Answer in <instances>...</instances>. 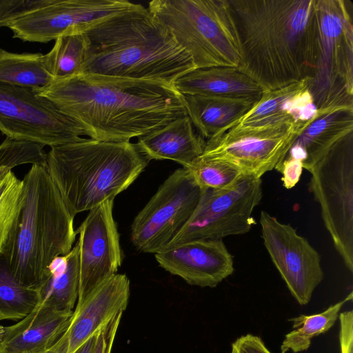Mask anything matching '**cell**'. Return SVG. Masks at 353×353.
<instances>
[{"label": "cell", "instance_id": "obj_11", "mask_svg": "<svg viewBox=\"0 0 353 353\" xmlns=\"http://www.w3.org/2000/svg\"><path fill=\"white\" fill-rule=\"evenodd\" d=\"M202 191L187 168L173 172L134 217V247L145 253L163 250L193 214Z\"/></svg>", "mask_w": 353, "mask_h": 353}, {"label": "cell", "instance_id": "obj_23", "mask_svg": "<svg viewBox=\"0 0 353 353\" xmlns=\"http://www.w3.org/2000/svg\"><path fill=\"white\" fill-rule=\"evenodd\" d=\"M187 114L194 128L210 139L235 125L258 101L205 95H184Z\"/></svg>", "mask_w": 353, "mask_h": 353}, {"label": "cell", "instance_id": "obj_35", "mask_svg": "<svg viewBox=\"0 0 353 353\" xmlns=\"http://www.w3.org/2000/svg\"><path fill=\"white\" fill-rule=\"evenodd\" d=\"M341 353H353V312L345 311L339 315Z\"/></svg>", "mask_w": 353, "mask_h": 353}, {"label": "cell", "instance_id": "obj_21", "mask_svg": "<svg viewBox=\"0 0 353 353\" xmlns=\"http://www.w3.org/2000/svg\"><path fill=\"white\" fill-rule=\"evenodd\" d=\"M352 132L353 109L328 111L301 132L283 159L297 160L303 169L310 172L337 142Z\"/></svg>", "mask_w": 353, "mask_h": 353}, {"label": "cell", "instance_id": "obj_33", "mask_svg": "<svg viewBox=\"0 0 353 353\" xmlns=\"http://www.w3.org/2000/svg\"><path fill=\"white\" fill-rule=\"evenodd\" d=\"M123 312V311L117 312L99 327L93 353H111Z\"/></svg>", "mask_w": 353, "mask_h": 353}, {"label": "cell", "instance_id": "obj_5", "mask_svg": "<svg viewBox=\"0 0 353 353\" xmlns=\"http://www.w3.org/2000/svg\"><path fill=\"white\" fill-rule=\"evenodd\" d=\"M23 181L25 203L15 235L3 256L19 283L39 290L49 276L52 261L72 248L77 235L74 216L46 164L32 165Z\"/></svg>", "mask_w": 353, "mask_h": 353}, {"label": "cell", "instance_id": "obj_13", "mask_svg": "<svg viewBox=\"0 0 353 353\" xmlns=\"http://www.w3.org/2000/svg\"><path fill=\"white\" fill-rule=\"evenodd\" d=\"M260 225L265 248L289 291L300 305L307 304L324 278L321 255L290 224L263 210Z\"/></svg>", "mask_w": 353, "mask_h": 353}, {"label": "cell", "instance_id": "obj_37", "mask_svg": "<svg viewBox=\"0 0 353 353\" xmlns=\"http://www.w3.org/2000/svg\"><path fill=\"white\" fill-rule=\"evenodd\" d=\"M98 330L95 332L85 343L79 347L73 353H93L97 339Z\"/></svg>", "mask_w": 353, "mask_h": 353}, {"label": "cell", "instance_id": "obj_36", "mask_svg": "<svg viewBox=\"0 0 353 353\" xmlns=\"http://www.w3.org/2000/svg\"><path fill=\"white\" fill-rule=\"evenodd\" d=\"M236 353H272L261 337L248 334L236 339L232 344Z\"/></svg>", "mask_w": 353, "mask_h": 353}, {"label": "cell", "instance_id": "obj_30", "mask_svg": "<svg viewBox=\"0 0 353 353\" xmlns=\"http://www.w3.org/2000/svg\"><path fill=\"white\" fill-rule=\"evenodd\" d=\"M187 169L202 190H221L232 185L242 172L221 161L199 157Z\"/></svg>", "mask_w": 353, "mask_h": 353}, {"label": "cell", "instance_id": "obj_19", "mask_svg": "<svg viewBox=\"0 0 353 353\" xmlns=\"http://www.w3.org/2000/svg\"><path fill=\"white\" fill-rule=\"evenodd\" d=\"M73 311L38 305L17 323L0 325V353H44L67 329Z\"/></svg>", "mask_w": 353, "mask_h": 353}, {"label": "cell", "instance_id": "obj_22", "mask_svg": "<svg viewBox=\"0 0 353 353\" xmlns=\"http://www.w3.org/2000/svg\"><path fill=\"white\" fill-rule=\"evenodd\" d=\"M174 85L183 95H205L259 101L263 90L239 68H196L179 78Z\"/></svg>", "mask_w": 353, "mask_h": 353}, {"label": "cell", "instance_id": "obj_1", "mask_svg": "<svg viewBox=\"0 0 353 353\" xmlns=\"http://www.w3.org/2000/svg\"><path fill=\"white\" fill-rule=\"evenodd\" d=\"M34 90L99 141L128 142L187 114L184 95L162 80L83 73Z\"/></svg>", "mask_w": 353, "mask_h": 353}, {"label": "cell", "instance_id": "obj_9", "mask_svg": "<svg viewBox=\"0 0 353 353\" xmlns=\"http://www.w3.org/2000/svg\"><path fill=\"white\" fill-rule=\"evenodd\" d=\"M262 194L261 178L244 173L229 188L203 190L193 214L166 248L248 232L255 223L252 214Z\"/></svg>", "mask_w": 353, "mask_h": 353}, {"label": "cell", "instance_id": "obj_12", "mask_svg": "<svg viewBox=\"0 0 353 353\" xmlns=\"http://www.w3.org/2000/svg\"><path fill=\"white\" fill-rule=\"evenodd\" d=\"M302 132L292 124L263 128L233 125L207 140L200 157L226 162L242 173L261 178L281 163Z\"/></svg>", "mask_w": 353, "mask_h": 353}, {"label": "cell", "instance_id": "obj_17", "mask_svg": "<svg viewBox=\"0 0 353 353\" xmlns=\"http://www.w3.org/2000/svg\"><path fill=\"white\" fill-rule=\"evenodd\" d=\"M154 256L165 270L202 288L216 287L234 271L233 256L222 239L187 241Z\"/></svg>", "mask_w": 353, "mask_h": 353}, {"label": "cell", "instance_id": "obj_31", "mask_svg": "<svg viewBox=\"0 0 353 353\" xmlns=\"http://www.w3.org/2000/svg\"><path fill=\"white\" fill-rule=\"evenodd\" d=\"M44 146L29 141L6 138L0 144V177L23 164H46Z\"/></svg>", "mask_w": 353, "mask_h": 353}, {"label": "cell", "instance_id": "obj_38", "mask_svg": "<svg viewBox=\"0 0 353 353\" xmlns=\"http://www.w3.org/2000/svg\"><path fill=\"white\" fill-rule=\"evenodd\" d=\"M231 353H236V350L232 347Z\"/></svg>", "mask_w": 353, "mask_h": 353}, {"label": "cell", "instance_id": "obj_28", "mask_svg": "<svg viewBox=\"0 0 353 353\" xmlns=\"http://www.w3.org/2000/svg\"><path fill=\"white\" fill-rule=\"evenodd\" d=\"M39 302V290L19 283L3 255L0 256V319H22Z\"/></svg>", "mask_w": 353, "mask_h": 353}, {"label": "cell", "instance_id": "obj_26", "mask_svg": "<svg viewBox=\"0 0 353 353\" xmlns=\"http://www.w3.org/2000/svg\"><path fill=\"white\" fill-rule=\"evenodd\" d=\"M85 54V35L78 32L58 37L43 58L48 73L56 81L83 74Z\"/></svg>", "mask_w": 353, "mask_h": 353}, {"label": "cell", "instance_id": "obj_6", "mask_svg": "<svg viewBox=\"0 0 353 353\" xmlns=\"http://www.w3.org/2000/svg\"><path fill=\"white\" fill-rule=\"evenodd\" d=\"M148 9L171 31L196 68H239L242 57L228 0H153Z\"/></svg>", "mask_w": 353, "mask_h": 353}, {"label": "cell", "instance_id": "obj_4", "mask_svg": "<svg viewBox=\"0 0 353 353\" xmlns=\"http://www.w3.org/2000/svg\"><path fill=\"white\" fill-rule=\"evenodd\" d=\"M149 161L135 143L81 138L50 148L46 167L71 214L89 211L126 190Z\"/></svg>", "mask_w": 353, "mask_h": 353}, {"label": "cell", "instance_id": "obj_32", "mask_svg": "<svg viewBox=\"0 0 353 353\" xmlns=\"http://www.w3.org/2000/svg\"><path fill=\"white\" fill-rule=\"evenodd\" d=\"M52 0H0V28L50 4Z\"/></svg>", "mask_w": 353, "mask_h": 353}, {"label": "cell", "instance_id": "obj_29", "mask_svg": "<svg viewBox=\"0 0 353 353\" xmlns=\"http://www.w3.org/2000/svg\"><path fill=\"white\" fill-rule=\"evenodd\" d=\"M23 179L12 171L0 177V256L10 245L25 203Z\"/></svg>", "mask_w": 353, "mask_h": 353}, {"label": "cell", "instance_id": "obj_25", "mask_svg": "<svg viewBox=\"0 0 353 353\" xmlns=\"http://www.w3.org/2000/svg\"><path fill=\"white\" fill-rule=\"evenodd\" d=\"M53 81L41 53H14L0 48V83L37 89Z\"/></svg>", "mask_w": 353, "mask_h": 353}, {"label": "cell", "instance_id": "obj_15", "mask_svg": "<svg viewBox=\"0 0 353 353\" xmlns=\"http://www.w3.org/2000/svg\"><path fill=\"white\" fill-rule=\"evenodd\" d=\"M114 200L89 210L76 230L79 234V283L77 303L95 288L117 274L122 254L116 222Z\"/></svg>", "mask_w": 353, "mask_h": 353}, {"label": "cell", "instance_id": "obj_24", "mask_svg": "<svg viewBox=\"0 0 353 353\" xmlns=\"http://www.w3.org/2000/svg\"><path fill=\"white\" fill-rule=\"evenodd\" d=\"M49 276L38 290L39 304L61 312L72 311L78 299L79 259L77 243L65 255L54 259L48 267Z\"/></svg>", "mask_w": 353, "mask_h": 353}, {"label": "cell", "instance_id": "obj_14", "mask_svg": "<svg viewBox=\"0 0 353 353\" xmlns=\"http://www.w3.org/2000/svg\"><path fill=\"white\" fill-rule=\"evenodd\" d=\"M137 5L127 0H52L8 28L14 38L46 43L63 35L83 32Z\"/></svg>", "mask_w": 353, "mask_h": 353}, {"label": "cell", "instance_id": "obj_39", "mask_svg": "<svg viewBox=\"0 0 353 353\" xmlns=\"http://www.w3.org/2000/svg\"><path fill=\"white\" fill-rule=\"evenodd\" d=\"M44 353H48V352L46 351V352H44Z\"/></svg>", "mask_w": 353, "mask_h": 353}, {"label": "cell", "instance_id": "obj_34", "mask_svg": "<svg viewBox=\"0 0 353 353\" xmlns=\"http://www.w3.org/2000/svg\"><path fill=\"white\" fill-rule=\"evenodd\" d=\"M274 170L281 173L283 185L287 189H291L299 181L303 168L302 163L297 160L283 159Z\"/></svg>", "mask_w": 353, "mask_h": 353}, {"label": "cell", "instance_id": "obj_3", "mask_svg": "<svg viewBox=\"0 0 353 353\" xmlns=\"http://www.w3.org/2000/svg\"><path fill=\"white\" fill-rule=\"evenodd\" d=\"M84 73L174 83L196 69L171 31L140 3L83 32Z\"/></svg>", "mask_w": 353, "mask_h": 353}, {"label": "cell", "instance_id": "obj_7", "mask_svg": "<svg viewBox=\"0 0 353 353\" xmlns=\"http://www.w3.org/2000/svg\"><path fill=\"white\" fill-rule=\"evenodd\" d=\"M318 56L308 89L319 116L353 109L352 6L346 0H316Z\"/></svg>", "mask_w": 353, "mask_h": 353}, {"label": "cell", "instance_id": "obj_10", "mask_svg": "<svg viewBox=\"0 0 353 353\" xmlns=\"http://www.w3.org/2000/svg\"><path fill=\"white\" fill-rule=\"evenodd\" d=\"M0 131L9 139L50 148L86 136L77 121L34 89L1 83Z\"/></svg>", "mask_w": 353, "mask_h": 353}, {"label": "cell", "instance_id": "obj_16", "mask_svg": "<svg viewBox=\"0 0 353 353\" xmlns=\"http://www.w3.org/2000/svg\"><path fill=\"white\" fill-rule=\"evenodd\" d=\"M130 292L125 274L117 273L104 281L77 303L67 329L47 352L73 353L114 315L126 309Z\"/></svg>", "mask_w": 353, "mask_h": 353}, {"label": "cell", "instance_id": "obj_27", "mask_svg": "<svg viewBox=\"0 0 353 353\" xmlns=\"http://www.w3.org/2000/svg\"><path fill=\"white\" fill-rule=\"evenodd\" d=\"M352 299V292L344 300L330 306L321 313L305 315L301 314L290 319L293 323V330L285 336L281 345V353L291 350L298 353L307 350L311 345V340L328 331L339 318V311L343 304Z\"/></svg>", "mask_w": 353, "mask_h": 353}, {"label": "cell", "instance_id": "obj_18", "mask_svg": "<svg viewBox=\"0 0 353 353\" xmlns=\"http://www.w3.org/2000/svg\"><path fill=\"white\" fill-rule=\"evenodd\" d=\"M319 117L308 79L263 90L259 100L234 125L263 128L292 124L303 131Z\"/></svg>", "mask_w": 353, "mask_h": 353}, {"label": "cell", "instance_id": "obj_20", "mask_svg": "<svg viewBox=\"0 0 353 353\" xmlns=\"http://www.w3.org/2000/svg\"><path fill=\"white\" fill-rule=\"evenodd\" d=\"M206 141L188 114L138 138L139 151L150 160H172L188 168L203 153Z\"/></svg>", "mask_w": 353, "mask_h": 353}, {"label": "cell", "instance_id": "obj_2", "mask_svg": "<svg viewBox=\"0 0 353 353\" xmlns=\"http://www.w3.org/2000/svg\"><path fill=\"white\" fill-rule=\"evenodd\" d=\"M242 61L263 90L311 79L318 56L316 0H228Z\"/></svg>", "mask_w": 353, "mask_h": 353}, {"label": "cell", "instance_id": "obj_8", "mask_svg": "<svg viewBox=\"0 0 353 353\" xmlns=\"http://www.w3.org/2000/svg\"><path fill=\"white\" fill-rule=\"evenodd\" d=\"M310 172V191L320 205L325 227L352 273L353 132L337 142Z\"/></svg>", "mask_w": 353, "mask_h": 353}]
</instances>
